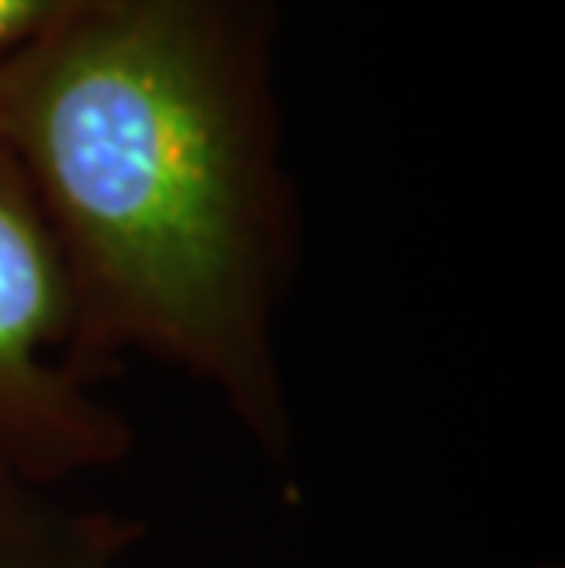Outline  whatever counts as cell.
Wrapping results in <instances>:
<instances>
[{"label": "cell", "mask_w": 565, "mask_h": 568, "mask_svg": "<svg viewBox=\"0 0 565 568\" xmlns=\"http://www.w3.org/2000/svg\"><path fill=\"white\" fill-rule=\"evenodd\" d=\"M0 136L67 261L89 378L173 367L291 469L275 326L302 213L269 0H78L0 55Z\"/></svg>", "instance_id": "1"}, {"label": "cell", "mask_w": 565, "mask_h": 568, "mask_svg": "<svg viewBox=\"0 0 565 568\" xmlns=\"http://www.w3.org/2000/svg\"><path fill=\"white\" fill-rule=\"evenodd\" d=\"M132 426L78 353V301L27 169L0 136V466L63 488L118 466Z\"/></svg>", "instance_id": "2"}, {"label": "cell", "mask_w": 565, "mask_h": 568, "mask_svg": "<svg viewBox=\"0 0 565 568\" xmlns=\"http://www.w3.org/2000/svg\"><path fill=\"white\" fill-rule=\"evenodd\" d=\"M143 528L0 466V568H125Z\"/></svg>", "instance_id": "3"}, {"label": "cell", "mask_w": 565, "mask_h": 568, "mask_svg": "<svg viewBox=\"0 0 565 568\" xmlns=\"http://www.w3.org/2000/svg\"><path fill=\"white\" fill-rule=\"evenodd\" d=\"M74 4L78 0H0V55L33 41Z\"/></svg>", "instance_id": "4"}, {"label": "cell", "mask_w": 565, "mask_h": 568, "mask_svg": "<svg viewBox=\"0 0 565 568\" xmlns=\"http://www.w3.org/2000/svg\"><path fill=\"white\" fill-rule=\"evenodd\" d=\"M525 568H558V565H525Z\"/></svg>", "instance_id": "5"}]
</instances>
